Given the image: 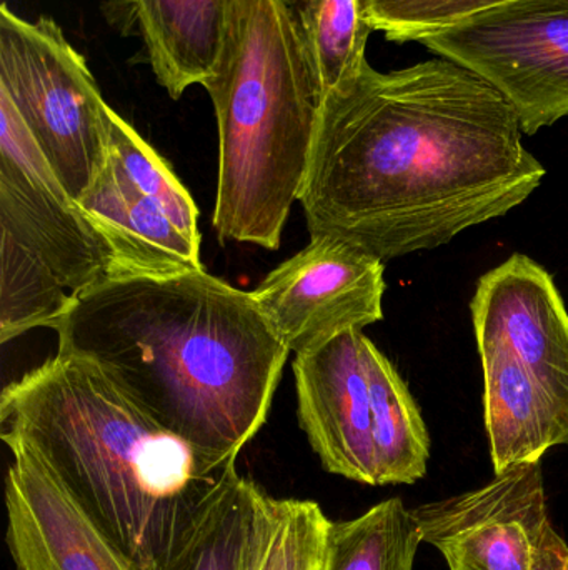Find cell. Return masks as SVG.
Wrapping results in <instances>:
<instances>
[{"instance_id": "cell-1", "label": "cell", "mask_w": 568, "mask_h": 570, "mask_svg": "<svg viewBox=\"0 0 568 570\" xmlns=\"http://www.w3.org/2000/svg\"><path fill=\"white\" fill-rule=\"evenodd\" d=\"M522 132L509 100L460 63H367L322 102L299 197L310 237L386 263L500 219L546 177Z\"/></svg>"}, {"instance_id": "cell-2", "label": "cell", "mask_w": 568, "mask_h": 570, "mask_svg": "<svg viewBox=\"0 0 568 570\" xmlns=\"http://www.w3.org/2000/svg\"><path fill=\"white\" fill-rule=\"evenodd\" d=\"M53 331L160 428L219 468L269 417L290 351L253 298L206 269L103 279L73 292Z\"/></svg>"}, {"instance_id": "cell-3", "label": "cell", "mask_w": 568, "mask_h": 570, "mask_svg": "<svg viewBox=\"0 0 568 570\" xmlns=\"http://www.w3.org/2000/svg\"><path fill=\"white\" fill-rule=\"evenodd\" d=\"M0 432L27 445L140 570H169L237 465L207 461L97 365L62 352L3 389Z\"/></svg>"}, {"instance_id": "cell-4", "label": "cell", "mask_w": 568, "mask_h": 570, "mask_svg": "<svg viewBox=\"0 0 568 570\" xmlns=\"http://www.w3.org/2000/svg\"><path fill=\"white\" fill-rule=\"evenodd\" d=\"M219 124L220 243L277 250L309 170L322 94L283 0H236L206 86Z\"/></svg>"}, {"instance_id": "cell-5", "label": "cell", "mask_w": 568, "mask_h": 570, "mask_svg": "<svg viewBox=\"0 0 568 570\" xmlns=\"http://www.w3.org/2000/svg\"><path fill=\"white\" fill-rule=\"evenodd\" d=\"M494 472L568 445V312L546 267L524 254L484 274L470 301Z\"/></svg>"}, {"instance_id": "cell-6", "label": "cell", "mask_w": 568, "mask_h": 570, "mask_svg": "<svg viewBox=\"0 0 568 570\" xmlns=\"http://www.w3.org/2000/svg\"><path fill=\"white\" fill-rule=\"evenodd\" d=\"M0 90L79 200L110 157L109 109L86 59L53 20L0 9Z\"/></svg>"}, {"instance_id": "cell-7", "label": "cell", "mask_w": 568, "mask_h": 570, "mask_svg": "<svg viewBox=\"0 0 568 570\" xmlns=\"http://www.w3.org/2000/svg\"><path fill=\"white\" fill-rule=\"evenodd\" d=\"M499 90L534 136L568 116V0H509L419 37Z\"/></svg>"}, {"instance_id": "cell-8", "label": "cell", "mask_w": 568, "mask_h": 570, "mask_svg": "<svg viewBox=\"0 0 568 570\" xmlns=\"http://www.w3.org/2000/svg\"><path fill=\"white\" fill-rule=\"evenodd\" d=\"M0 230L36 253L72 294L109 277V247L2 90Z\"/></svg>"}, {"instance_id": "cell-9", "label": "cell", "mask_w": 568, "mask_h": 570, "mask_svg": "<svg viewBox=\"0 0 568 570\" xmlns=\"http://www.w3.org/2000/svg\"><path fill=\"white\" fill-rule=\"evenodd\" d=\"M383 261L330 237L283 261L252 292L290 352L302 354L383 318Z\"/></svg>"}, {"instance_id": "cell-10", "label": "cell", "mask_w": 568, "mask_h": 570, "mask_svg": "<svg viewBox=\"0 0 568 570\" xmlns=\"http://www.w3.org/2000/svg\"><path fill=\"white\" fill-rule=\"evenodd\" d=\"M422 541L450 570H532L552 522L542 461L514 465L489 484L412 509Z\"/></svg>"}, {"instance_id": "cell-11", "label": "cell", "mask_w": 568, "mask_h": 570, "mask_svg": "<svg viewBox=\"0 0 568 570\" xmlns=\"http://www.w3.org/2000/svg\"><path fill=\"white\" fill-rule=\"evenodd\" d=\"M359 328L296 355L297 415L327 472L377 485L372 405Z\"/></svg>"}, {"instance_id": "cell-12", "label": "cell", "mask_w": 568, "mask_h": 570, "mask_svg": "<svg viewBox=\"0 0 568 570\" xmlns=\"http://www.w3.org/2000/svg\"><path fill=\"white\" fill-rule=\"evenodd\" d=\"M7 548L17 570H140L93 524L42 461L6 442Z\"/></svg>"}, {"instance_id": "cell-13", "label": "cell", "mask_w": 568, "mask_h": 570, "mask_svg": "<svg viewBox=\"0 0 568 570\" xmlns=\"http://www.w3.org/2000/svg\"><path fill=\"white\" fill-rule=\"evenodd\" d=\"M77 203L109 247L107 279L172 277L203 269L200 244L143 197L112 157Z\"/></svg>"}, {"instance_id": "cell-14", "label": "cell", "mask_w": 568, "mask_h": 570, "mask_svg": "<svg viewBox=\"0 0 568 570\" xmlns=\"http://www.w3.org/2000/svg\"><path fill=\"white\" fill-rule=\"evenodd\" d=\"M157 82L179 99L219 69L236 0H130Z\"/></svg>"}, {"instance_id": "cell-15", "label": "cell", "mask_w": 568, "mask_h": 570, "mask_svg": "<svg viewBox=\"0 0 568 570\" xmlns=\"http://www.w3.org/2000/svg\"><path fill=\"white\" fill-rule=\"evenodd\" d=\"M363 358L372 405L377 485L416 484L426 478L430 459L422 412L399 371L367 335Z\"/></svg>"}, {"instance_id": "cell-16", "label": "cell", "mask_w": 568, "mask_h": 570, "mask_svg": "<svg viewBox=\"0 0 568 570\" xmlns=\"http://www.w3.org/2000/svg\"><path fill=\"white\" fill-rule=\"evenodd\" d=\"M299 32L322 99L366 69L373 27L367 0H283Z\"/></svg>"}, {"instance_id": "cell-17", "label": "cell", "mask_w": 568, "mask_h": 570, "mask_svg": "<svg viewBox=\"0 0 568 570\" xmlns=\"http://www.w3.org/2000/svg\"><path fill=\"white\" fill-rule=\"evenodd\" d=\"M263 492L230 469L169 570H252Z\"/></svg>"}, {"instance_id": "cell-18", "label": "cell", "mask_w": 568, "mask_h": 570, "mask_svg": "<svg viewBox=\"0 0 568 570\" xmlns=\"http://www.w3.org/2000/svg\"><path fill=\"white\" fill-rule=\"evenodd\" d=\"M422 534L402 499L347 521H330L322 570H413Z\"/></svg>"}, {"instance_id": "cell-19", "label": "cell", "mask_w": 568, "mask_h": 570, "mask_svg": "<svg viewBox=\"0 0 568 570\" xmlns=\"http://www.w3.org/2000/svg\"><path fill=\"white\" fill-rule=\"evenodd\" d=\"M0 342L59 322L72 292L32 250L0 230Z\"/></svg>"}, {"instance_id": "cell-20", "label": "cell", "mask_w": 568, "mask_h": 570, "mask_svg": "<svg viewBox=\"0 0 568 570\" xmlns=\"http://www.w3.org/2000/svg\"><path fill=\"white\" fill-rule=\"evenodd\" d=\"M329 525L317 502L263 492L252 570H322Z\"/></svg>"}, {"instance_id": "cell-21", "label": "cell", "mask_w": 568, "mask_h": 570, "mask_svg": "<svg viewBox=\"0 0 568 570\" xmlns=\"http://www.w3.org/2000/svg\"><path fill=\"white\" fill-rule=\"evenodd\" d=\"M109 127L110 157L120 173L190 240L202 243L199 209L166 159L113 109H109Z\"/></svg>"}, {"instance_id": "cell-22", "label": "cell", "mask_w": 568, "mask_h": 570, "mask_svg": "<svg viewBox=\"0 0 568 570\" xmlns=\"http://www.w3.org/2000/svg\"><path fill=\"white\" fill-rule=\"evenodd\" d=\"M504 2L509 0H367V6L373 30L409 42Z\"/></svg>"}, {"instance_id": "cell-23", "label": "cell", "mask_w": 568, "mask_h": 570, "mask_svg": "<svg viewBox=\"0 0 568 570\" xmlns=\"http://www.w3.org/2000/svg\"><path fill=\"white\" fill-rule=\"evenodd\" d=\"M532 570H568V544L552 524L537 546Z\"/></svg>"}]
</instances>
